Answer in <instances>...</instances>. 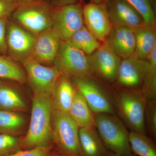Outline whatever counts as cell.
<instances>
[{"mask_svg": "<svg viewBox=\"0 0 156 156\" xmlns=\"http://www.w3.org/2000/svg\"><path fill=\"white\" fill-rule=\"evenodd\" d=\"M51 96L34 94L29 127L26 134L20 140L24 149L47 146L52 141Z\"/></svg>", "mask_w": 156, "mask_h": 156, "instance_id": "cell-1", "label": "cell"}, {"mask_svg": "<svg viewBox=\"0 0 156 156\" xmlns=\"http://www.w3.org/2000/svg\"><path fill=\"white\" fill-rule=\"evenodd\" d=\"M112 96L116 115L129 131L147 134L144 114L148 100L142 90L117 89Z\"/></svg>", "mask_w": 156, "mask_h": 156, "instance_id": "cell-2", "label": "cell"}, {"mask_svg": "<svg viewBox=\"0 0 156 156\" xmlns=\"http://www.w3.org/2000/svg\"><path fill=\"white\" fill-rule=\"evenodd\" d=\"M95 128L109 152L120 155L132 154L130 131L116 115L95 114Z\"/></svg>", "mask_w": 156, "mask_h": 156, "instance_id": "cell-3", "label": "cell"}, {"mask_svg": "<svg viewBox=\"0 0 156 156\" xmlns=\"http://www.w3.org/2000/svg\"><path fill=\"white\" fill-rule=\"evenodd\" d=\"M79 129L68 113L53 109L52 140L56 145L57 153L63 156H82Z\"/></svg>", "mask_w": 156, "mask_h": 156, "instance_id": "cell-4", "label": "cell"}, {"mask_svg": "<svg viewBox=\"0 0 156 156\" xmlns=\"http://www.w3.org/2000/svg\"><path fill=\"white\" fill-rule=\"evenodd\" d=\"M53 62L61 74L70 79L94 77L88 55L68 41L60 42Z\"/></svg>", "mask_w": 156, "mask_h": 156, "instance_id": "cell-5", "label": "cell"}, {"mask_svg": "<svg viewBox=\"0 0 156 156\" xmlns=\"http://www.w3.org/2000/svg\"><path fill=\"white\" fill-rule=\"evenodd\" d=\"M51 9L43 1L19 3L12 16L25 29L37 36L52 27Z\"/></svg>", "mask_w": 156, "mask_h": 156, "instance_id": "cell-6", "label": "cell"}, {"mask_svg": "<svg viewBox=\"0 0 156 156\" xmlns=\"http://www.w3.org/2000/svg\"><path fill=\"white\" fill-rule=\"evenodd\" d=\"M52 29L61 41H68L84 26L83 6L80 3L51 9Z\"/></svg>", "mask_w": 156, "mask_h": 156, "instance_id": "cell-7", "label": "cell"}, {"mask_svg": "<svg viewBox=\"0 0 156 156\" xmlns=\"http://www.w3.org/2000/svg\"><path fill=\"white\" fill-rule=\"evenodd\" d=\"M76 89L81 93L95 114H116L112 96L105 91L94 77L73 79Z\"/></svg>", "mask_w": 156, "mask_h": 156, "instance_id": "cell-8", "label": "cell"}, {"mask_svg": "<svg viewBox=\"0 0 156 156\" xmlns=\"http://www.w3.org/2000/svg\"><path fill=\"white\" fill-rule=\"evenodd\" d=\"M34 94L51 96L57 79L61 74L55 66H46L27 59L23 62Z\"/></svg>", "mask_w": 156, "mask_h": 156, "instance_id": "cell-9", "label": "cell"}, {"mask_svg": "<svg viewBox=\"0 0 156 156\" xmlns=\"http://www.w3.org/2000/svg\"><path fill=\"white\" fill-rule=\"evenodd\" d=\"M7 53L12 58L23 62L30 58L36 36L8 20L6 28Z\"/></svg>", "mask_w": 156, "mask_h": 156, "instance_id": "cell-10", "label": "cell"}, {"mask_svg": "<svg viewBox=\"0 0 156 156\" xmlns=\"http://www.w3.org/2000/svg\"><path fill=\"white\" fill-rule=\"evenodd\" d=\"M88 58L93 75H96L108 83H114L122 58L105 42Z\"/></svg>", "mask_w": 156, "mask_h": 156, "instance_id": "cell-11", "label": "cell"}, {"mask_svg": "<svg viewBox=\"0 0 156 156\" xmlns=\"http://www.w3.org/2000/svg\"><path fill=\"white\" fill-rule=\"evenodd\" d=\"M148 60L134 56L122 59L114 84L117 89H141L149 67Z\"/></svg>", "mask_w": 156, "mask_h": 156, "instance_id": "cell-12", "label": "cell"}, {"mask_svg": "<svg viewBox=\"0 0 156 156\" xmlns=\"http://www.w3.org/2000/svg\"><path fill=\"white\" fill-rule=\"evenodd\" d=\"M84 25L101 43L108 35L112 26L105 3L90 2L83 6Z\"/></svg>", "mask_w": 156, "mask_h": 156, "instance_id": "cell-13", "label": "cell"}, {"mask_svg": "<svg viewBox=\"0 0 156 156\" xmlns=\"http://www.w3.org/2000/svg\"><path fill=\"white\" fill-rule=\"evenodd\" d=\"M105 4L112 27L134 28L144 24L140 14L126 0H107Z\"/></svg>", "mask_w": 156, "mask_h": 156, "instance_id": "cell-14", "label": "cell"}, {"mask_svg": "<svg viewBox=\"0 0 156 156\" xmlns=\"http://www.w3.org/2000/svg\"><path fill=\"white\" fill-rule=\"evenodd\" d=\"M121 58L134 55L136 41L133 29L127 27H112L104 42Z\"/></svg>", "mask_w": 156, "mask_h": 156, "instance_id": "cell-15", "label": "cell"}, {"mask_svg": "<svg viewBox=\"0 0 156 156\" xmlns=\"http://www.w3.org/2000/svg\"><path fill=\"white\" fill-rule=\"evenodd\" d=\"M60 42L52 28L41 33L36 36L32 54L28 59L42 64L54 62Z\"/></svg>", "mask_w": 156, "mask_h": 156, "instance_id": "cell-16", "label": "cell"}, {"mask_svg": "<svg viewBox=\"0 0 156 156\" xmlns=\"http://www.w3.org/2000/svg\"><path fill=\"white\" fill-rule=\"evenodd\" d=\"M77 89L70 78L61 73L51 95L53 109L68 112Z\"/></svg>", "mask_w": 156, "mask_h": 156, "instance_id": "cell-17", "label": "cell"}, {"mask_svg": "<svg viewBox=\"0 0 156 156\" xmlns=\"http://www.w3.org/2000/svg\"><path fill=\"white\" fill-rule=\"evenodd\" d=\"M133 29L136 48L133 56L142 60H147L156 48V25L143 24Z\"/></svg>", "mask_w": 156, "mask_h": 156, "instance_id": "cell-18", "label": "cell"}, {"mask_svg": "<svg viewBox=\"0 0 156 156\" xmlns=\"http://www.w3.org/2000/svg\"><path fill=\"white\" fill-rule=\"evenodd\" d=\"M79 140L82 156H109L95 127L80 128Z\"/></svg>", "mask_w": 156, "mask_h": 156, "instance_id": "cell-19", "label": "cell"}, {"mask_svg": "<svg viewBox=\"0 0 156 156\" xmlns=\"http://www.w3.org/2000/svg\"><path fill=\"white\" fill-rule=\"evenodd\" d=\"M68 113L79 128L95 127V114L77 90Z\"/></svg>", "mask_w": 156, "mask_h": 156, "instance_id": "cell-20", "label": "cell"}, {"mask_svg": "<svg viewBox=\"0 0 156 156\" xmlns=\"http://www.w3.org/2000/svg\"><path fill=\"white\" fill-rule=\"evenodd\" d=\"M26 108V105L18 92L0 80V110L17 112L24 111Z\"/></svg>", "mask_w": 156, "mask_h": 156, "instance_id": "cell-21", "label": "cell"}, {"mask_svg": "<svg viewBox=\"0 0 156 156\" xmlns=\"http://www.w3.org/2000/svg\"><path fill=\"white\" fill-rule=\"evenodd\" d=\"M68 41L88 56L94 53L101 44L85 26L75 33Z\"/></svg>", "mask_w": 156, "mask_h": 156, "instance_id": "cell-22", "label": "cell"}, {"mask_svg": "<svg viewBox=\"0 0 156 156\" xmlns=\"http://www.w3.org/2000/svg\"><path fill=\"white\" fill-rule=\"evenodd\" d=\"M129 141L132 153L138 156H156L154 140L147 134L130 131Z\"/></svg>", "mask_w": 156, "mask_h": 156, "instance_id": "cell-23", "label": "cell"}, {"mask_svg": "<svg viewBox=\"0 0 156 156\" xmlns=\"http://www.w3.org/2000/svg\"><path fill=\"white\" fill-rule=\"evenodd\" d=\"M25 119L16 112L0 110V134L13 135L21 130Z\"/></svg>", "mask_w": 156, "mask_h": 156, "instance_id": "cell-24", "label": "cell"}, {"mask_svg": "<svg viewBox=\"0 0 156 156\" xmlns=\"http://www.w3.org/2000/svg\"><path fill=\"white\" fill-rule=\"evenodd\" d=\"M0 78L24 83L27 77L18 65L6 55H0Z\"/></svg>", "mask_w": 156, "mask_h": 156, "instance_id": "cell-25", "label": "cell"}, {"mask_svg": "<svg viewBox=\"0 0 156 156\" xmlns=\"http://www.w3.org/2000/svg\"><path fill=\"white\" fill-rule=\"evenodd\" d=\"M147 60L149 65L144 80L141 90L148 100L156 99V48Z\"/></svg>", "mask_w": 156, "mask_h": 156, "instance_id": "cell-26", "label": "cell"}, {"mask_svg": "<svg viewBox=\"0 0 156 156\" xmlns=\"http://www.w3.org/2000/svg\"><path fill=\"white\" fill-rule=\"evenodd\" d=\"M140 14L144 24L156 25L154 10L151 0H126Z\"/></svg>", "mask_w": 156, "mask_h": 156, "instance_id": "cell-27", "label": "cell"}, {"mask_svg": "<svg viewBox=\"0 0 156 156\" xmlns=\"http://www.w3.org/2000/svg\"><path fill=\"white\" fill-rule=\"evenodd\" d=\"M144 124L148 136L156 139V99L147 101L144 114Z\"/></svg>", "mask_w": 156, "mask_h": 156, "instance_id": "cell-28", "label": "cell"}, {"mask_svg": "<svg viewBox=\"0 0 156 156\" xmlns=\"http://www.w3.org/2000/svg\"><path fill=\"white\" fill-rule=\"evenodd\" d=\"M20 139L13 135L0 134V156H7L20 150Z\"/></svg>", "mask_w": 156, "mask_h": 156, "instance_id": "cell-29", "label": "cell"}, {"mask_svg": "<svg viewBox=\"0 0 156 156\" xmlns=\"http://www.w3.org/2000/svg\"><path fill=\"white\" fill-rule=\"evenodd\" d=\"M52 147L50 145L20 150L7 156H49Z\"/></svg>", "mask_w": 156, "mask_h": 156, "instance_id": "cell-30", "label": "cell"}, {"mask_svg": "<svg viewBox=\"0 0 156 156\" xmlns=\"http://www.w3.org/2000/svg\"><path fill=\"white\" fill-rule=\"evenodd\" d=\"M19 5L17 2L0 0V18L9 19Z\"/></svg>", "mask_w": 156, "mask_h": 156, "instance_id": "cell-31", "label": "cell"}, {"mask_svg": "<svg viewBox=\"0 0 156 156\" xmlns=\"http://www.w3.org/2000/svg\"><path fill=\"white\" fill-rule=\"evenodd\" d=\"M8 21V20L0 18V55L7 53L6 34Z\"/></svg>", "mask_w": 156, "mask_h": 156, "instance_id": "cell-32", "label": "cell"}, {"mask_svg": "<svg viewBox=\"0 0 156 156\" xmlns=\"http://www.w3.org/2000/svg\"><path fill=\"white\" fill-rule=\"evenodd\" d=\"M81 0H52L53 5L55 6L67 5L79 3Z\"/></svg>", "mask_w": 156, "mask_h": 156, "instance_id": "cell-33", "label": "cell"}, {"mask_svg": "<svg viewBox=\"0 0 156 156\" xmlns=\"http://www.w3.org/2000/svg\"><path fill=\"white\" fill-rule=\"evenodd\" d=\"M43 0H17V2L19 3H27L35 2H41Z\"/></svg>", "mask_w": 156, "mask_h": 156, "instance_id": "cell-34", "label": "cell"}, {"mask_svg": "<svg viewBox=\"0 0 156 156\" xmlns=\"http://www.w3.org/2000/svg\"><path fill=\"white\" fill-rule=\"evenodd\" d=\"M109 156H135V155L133 153L128 155H120L109 152Z\"/></svg>", "mask_w": 156, "mask_h": 156, "instance_id": "cell-35", "label": "cell"}, {"mask_svg": "<svg viewBox=\"0 0 156 156\" xmlns=\"http://www.w3.org/2000/svg\"><path fill=\"white\" fill-rule=\"evenodd\" d=\"M89 1L90 2L100 4V3H105L107 0H89Z\"/></svg>", "mask_w": 156, "mask_h": 156, "instance_id": "cell-36", "label": "cell"}, {"mask_svg": "<svg viewBox=\"0 0 156 156\" xmlns=\"http://www.w3.org/2000/svg\"><path fill=\"white\" fill-rule=\"evenodd\" d=\"M49 156H63L60 155V154H58L57 152H51Z\"/></svg>", "mask_w": 156, "mask_h": 156, "instance_id": "cell-37", "label": "cell"}, {"mask_svg": "<svg viewBox=\"0 0 156 156\" xmlns=\"http://www.w3.org/2000/svg\"><path fill=\"white\" fill-rule=\"evenodd\" d=\"M4 1H8L10 2H17V0H4Z\"/></svg>", "mask_w": 156, "mask_h": 156, "instance_id": "cell-38", "label": "cell"}]
</instances>
